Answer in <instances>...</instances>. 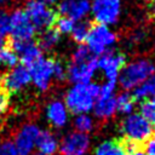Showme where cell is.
Here are the masks:
<instances>
[{
    "label": "cell",
    "mask_w": 155,
    "mask_h": 155,
    "mask_svg": "<svg viewBox=\"0 0 155 155\" xmlns=\"http://www.w3.org/2000/svg\"><path fill=\"white\" fill-rule=\"evenodd\" d=\"M99 94L97 84H74L64 96V104L68 111L78 114H88Z\"/></svg>",
    "instance_id": "6da1fadb"
},
{
    "label": "cell",
    "mask_w": 155,
    "mask_h": 155,
    "mask_svg": "<svg viewBox=\"0 0 155 155\" xmlns=\"http://www.w3.org/2000/svg\"><path fill=\"white\" fill-rule=\"evenodd\" d=\"M120 131L124 136V143L128 150L130 148L139 147L145 143L154 134V125L139 114L131 113L122 120Z\"/></svg>",
    "instance_id": "7a4b0ae2"
},
{
    "label": "cell",
    "mask_w": 155,
    "mask_h": 155,
    "mask_svg": "<svg viewBox=\"0 0 155 155\" xmlns=\"http://www.w3.org/2000/svg\"><path fill=\"white\" fill-rule=\"evenodd\" d=\"M155 73V63L150 58H136L122 67L117 81L125 91L134 90Z\"/></svg>",
    "instance_id": "3957f363"
},
{
    "label": "cell",
    "mask_w": 155,
    "mask_h": 155,
    "mask_svg": "<svg viewBox=\"0 0 155 155\" xmlns=\"http://www.w3.org/2000/svg\"><path fill=\"white\" fill-rule=\"evenodd\" d=\"M117 41L115 31L104 24L91 25L90 34L86 40V46L93 56H101L109 51Z\"/></svg>",
    "instance_id": "277c9868"
},
{
    "label": "cell",
    "mask_w": 155,
    "mask_h": 155,
    "mask_svg": "<svg viewBox=\"0 0 155 155\" xmlns=\"http://www.w3.org/2000/svg\"><path fill=\"white\" fill-rule=\"evenodd\" d=\"M23 10L36 30L51 28L57 19L56 12L44 0H27Z\"/></svg>",
    "instance_id": "5b68a950"
},
{
    "label": "cell",
    "mask_w": 155,
    "mask_h": 155,
    "mask_svg": "<svg viewBox=\"0 0 155 155\" xmlns=\"http://www.w3.org/2000/svg\"><path fill=\"white\" fill-rule=\"evenodd\" d=\"M90 13L97 24L114 25L121 16V0H92Z\"/></svg>",
    "instance_id": "8992f818"
},
{
    "label": "cell",
    "mask_w": 155,
    "mask_h": 155,
    "mask_svg": "<svg viewBox=\"0 0 155 155\" xmlns=\"http://www.w3.org/2000/svg\"><path fill=\"white\" fill-rule=\"evenodd\" d=\"M12 41L33 40L36 29L23 8H16L10 13V31Z\"/></svg>",
    "instance_id": "52a82bcc"
},
{
    "label": "cell",
    "mask_w": 155,
    "mask_h": 155,
    "mask_svg": "<svg viewBox=\"0 0 155 155\" xmlns=\"http://www.w3.org/2000/svg\"><path fill=\"white\" fill-rule=\"evenodd\" d=\"M97 70L98 63L94 56L79 61L70 59L67 67V78L73 84H88L92 81Z\"/></svg>",
    "instance_id": "ba28073f"
},
{
    "label": "cell",
    "mask_w": 155,
    "mask_h": 155,
    "mask_svg": "<svg viewBox=\"0 0 155 155\" xmlns=\"http://www.w3.org/2000/svg\"><path fill=\"white\" fill-rule=\"evenodd\" d=\"M30 82L31 80L29 69L23 64H17L4 74L0 87L5 93H17L27 87Z\"/></svg>",
    "instance_id": "9c48e42d"
},
{
    "label": "cell",
    "mask_w": 155,
    "mask_h": 155,
    "mask_svg": "<svg viewBox=\"0 0 155 155\" xmlns=\"http://www.w3.org/2000/svg\"><path fill=\"white\" fill-rule=\"evenodd\" d=\"M30 80L39 91H47L53 80V59L44 56L29 68Z\"/></svg>",
    "instance_id": "30bf717a"
},
{
    "label": "cell",
    "mask_w": 155,
    "mask_h": 155,
    "mask_svg": "<svg viewBox=\"0 0 155 155\" xmlns=\"http://www.w3.org/2000/svg\"><path fill=\"white\" fill-rule=\"evenodd\" d=\"M97 63H98V69L102 70L105 78V81L117 82L119 74L126 63V57L124 53L119 51L109 50L103 54H101V57L97 59Z\"/></svg>",
    "instance_id": "8fae6325"
},
{
    "label": "cell",
    "mask_w": 155,
    "mask_h": 155,
    "mask_svg": "<svg viewBox=\"0 0 155 155\" xmlns=\"http://www.w3.org/2000/svg\"><path fill=\"white\" fill-rule=\"evenodd\" d=\"M90 145L91 140L88 134L74 131L63 137L58 150L61 155H87Z\"/></svg>",
    "instance_id": "7c38bea8"
},
{
    "label": "cell",
    "mask_w": 155,
    "mask_h": 155,
    "mask_svg": "<svg viewBox=\"0 0 155 155\" xmlns=\"http://www.w3.org/2000/svg\"><path fill=\"white\" fill-rule=\"evenodd\" d=\"M40 131L41 130L35 124L31 122L23 125L18 130L13 142L17 155H30L33 153Z\"/></svg>",
    "instance_id": "4fadbf2b"
},
{
    "label": "cell",
    "mask_w": 155,
    "mask_h": 155,
    "mask_svg": "<svg viewBox=\"0 0 155 155\" xmlns=\"http://www.w3.org/2000/svg\"><path fill=\"white\" fill-rule=\"evenodd\" d=\"M57 11L74 22L84 21L91 11V0H61Z\"/></svg>",
    "instance_id": "5bb4252c"
},
{
    "label": "cell",
    "mask_w": 155,
    "mask_h": 155,
    "mask_svg": "<svg viewBox=\"0 0 155 155\" xmlns=\"http://www.w3.org/2000/svg\"><path fill=\"white\" fill-rule=\"evenodd\" d=\"M12 48L18 56V59L23 65L29 68L33 63L42 57V50L38 45V42L29 41H12Z\"/></svg>",
    "instance_id": "9a60e30c"
},
{
    "label": "cell",
    "mask_w": 155,
    "mask_h": 155,
    "mask_svg": "<svg viewBox=\"0 0 155 155\" xmlns=\"http://www.w3.org/2000/svg\"><path fill=\"white\" fill-rule=\"evenodd\" d=\"M46 116L48 122L56 127V128H62L67 125L68 117H69V111L64 104V102L59 99H54L47 104L46 108Z\"/></svg>",
    "instance_id": "2e32d148"
},
{
    "label": "cell",
    "mask_w": 155,
    "mask_h": 155,
    "mask_svg": "<svg viewBox=\"0 0 155 155\" xmlns=\"http://www.w3.org/2000/svg\"><path fill=\"white\" fill-rule=\"evenodd\" d=\"M94 116L99 120L107 121L110 120L116 114V101L115 97H108V98H97L93 108H92Z\"/></svg>",
    "instance_id": "e0dca14e"
},
{
    "label": "cell",
    "mask_w": 155,
    "mask_h": 155,
    "mask_svg": "<svg viewBox=\"0 0 155 155\" xmlns=\"http://www.w3.org/2000/svg\"><path fill=\"white\" fill-rule=\"evenodd\" d=\"M35 147L38 148L39 151L44 153L45 155H53L57 153L59 143L57 137L50 132V131H40L38 139H36V144Z\"/></svg>",
    "instance_id": "ac0fdd59"
},
{
    "label": "cell",
    "mask_w": 155,
    "mask_h": 155,
    "mask_svg": "<svg viewBox=\"0 0 155 155\" xmlns=\"http://www.w3.org/2000/svg\"><path fill=\"white\" fill-rule=\"evenodd\" d=\"M127 148L124 142L104 140L97 145L94 155H126Z\"/></svg>",
    "instance_id": "d6986e66"
},
{
    "label": "cell",
    "mask_w": 155,
    "mask_h": 155,
    "mask_svg": "<svg viewBox=\"0 0 155 155\" xmlns=\"http://www.w3.org/2000/svg\"><path fill=\"white\" fill-rule=\"evenodd\" d=\"M59 40H61V34L54 28L51 27V28L44 29L41 31L39 40H38V45L40 46L41 50L50 51L58 45Z\"/></svg>",
    "instance_id": "ffe728a7"
},
{
    "label": "cell",
    "mask_w": 155,
    "mask_h": 155,
    "mask_svg": "<svg viewBox=\"0 0 155 155\" xmlns=\"http://www.w3.org/2000/svg\"><path fill=\"white\" fill-rule=\"evenodd\" d=\"M154 96H155V73L151 76H149L143 84L137 86L132 93V97L139 101H144Z\"/></svg>",
    "instance_id": "44dd1931"
},
{
    "label": "cell",
    "mask_w": 155,
    "mask_h": 155,
    "mask_svg": "<svg viewBox=\"0 0 155 155\" xmlns=\"http://www.w3.org/2000/svg\"><path fill=\"white\" fill-rule=\"evenodd\" d=\"M90 29H91V24L88 22H86L85 19L79 21V22H75V24L70 31V35H71L73 40L80 45V44L86 42L87 36L90 34Z\"/></svg>",
    "instance_id": "7402d4cb"
},
{
    "label": "cell",
    "mask_w": 155,
    "mask_h": 155,
    "mask_svg": "<svg viewBox=\"0 0 155 155\" xmlns=\"http://www.w3.org/2000/svg\"><path fill=\"white\" fill-rule=\"evenodd\" d=\"M116 101V111H120L121 114H131L134 109V98L132 94L127 92L120 93L117 97H115Z\"/></svg>",
    "instance_id": "603a6c76"
},
{
    "label": "cell",
    "mask_w": 155,
    "mask_h": 155,
    "mask_svg": "<svg viewBox=\"0 0 155 155\" xmlns=\"http://www.w3.org/2000/svg\"><path fill=\"white\" fill-rule=\"evenodd\" d=\"M18 56L12 47H2L0 50V68L11 69L18 64Z\"/></svg>",
    "instance_id": "cb8c5ba5"
},
{
    "label": "cell",
    "mask_w": 155,
    "mask_h": 155,
    "mask_svg": "<svg viewBox=\"0 0 155 155\" xmlns=\"http://www.w3.org/2000/svg\"><path fill=\"white\" fill-rule=\"evenodd\" d=\"M74 127L78 132L88 134L94 127L92 116H90L88 114H78L74 119Z\"/></svg>",
    "instance_id": "d4e9b609"
},
{
    "label": "cell",
    "mask_w": 155,
    "mask_h": 155,
    "mask_svg": "<svg viewBox=\"0 0 155 155\" xmlns=\"http://www.w3.org/2000/svg\"><path fill=\"white\" fill-rule=\"evenodd\" d=\"M139 115L143 116L151 125H155V103L151 99L142 101L139 105Z\"/></svg>",
    "instance_id": "484cf974"
},
{
    "label": "cell",
    "mask_w": 155,
    "mask_h": 155,
    "mask_svg": "<svg viewBox=\"0 0 155 155\" xmlns=\"http://www.w3.org/2000/svg\"><path fill=\"white\" fill-rule=\"evenodd\" d=\"M75 22L68 17H64V16H61L59 18L56 19L54 22V25H56V30L62 35V34H70L73 27H74Z\"/></svg>",
    "instance_id": "4316f807"
},
{
    "label": "cell",
    "mask_w": 155,
    "mask_h": 155,
    "mask_svg": "<svg viewBox=\"0 0 155 155\" xmlns=\"http://www.w3.org/2000/svg\"><path fill=\"white\" fill-rule=\"evenodd\" d=\"M116 91V82L115 81H105L103 85H99V94L98 98H108L113 97Z\"/></svg>",
    "instance_id": "83f0119b"
},
{
    "label": "cell",
    "mask_w": 155,
    "mask_h": 155,
    "mask_svg": "<svg viewBox=\"0 0 155 155\" xmlns=\"http://www.w3.org/2000/svg\"><path fill=\"white\" fill-rule=\"evenodd\" d=\"M53 79L57 81L67 79V67L59 61H53Z\"/></svg>",
    "instance_id": "f1b7e54d"
},
{
    "label": "cell",
    "mask_w": 155,
    "mask_h": 155,
    "mask_svg": "<svg viewBox=\"0 0 155 155\" xmlns=\"http://www.w3.org/2000/svg\"><path fill=\"white\" fill-rule=\"evenodd\" d=\"M0 155H17L13 142L11 140L0 142Z\"/></svg>",
    "instance_id": "f546056e"
},
{
    "label": "cell",
    "mask_w": 155,
    "mask_h": 155,
    "mask_svg": "<svg viewBox=\"0 0 155 155\" xmlns=\"http://www.w3.org/2000/svg\"><path fill=\"white\" fill-rule=\"evenodd\" d=\"M10 31V15L0 12V34L6 35Z\"/></svg>",
    "instance_id": "4dcf8cb0"
},
{
    "label": "cell",
    "mask_w": 155,
    "mask_h": 155,
    "mask_svg": "<svg viewBox=\"0 0 155 155\" xmlns=\"http://www.w3.org/2000/svg\"><path fill=\"white\" fill-rule=\"evenodd\" d=\"M145 155H155V133L145 142Z\"/></svg>",
    "instance_id": "1f68e13d"
},
{
    "label": "cell",
    "mask_w": 155,
    "mask_h": 155,
    "mask_svg": "<svg viewBox=\"0 0 155 155\" xmlns=\"http://www.w3.org/2000/svg\"><path fill=\"white\" fill-rule=\"evenodd\" d=\"M7 105H8V98L6 93L2 91V88L0 87V116L6 111Z\"/></svg>",
    "instance_id": "d6a6232c"
},
{
    "label": "cell",
    "mask_w": 155,
    "mask_h": 155,
    "mask_svg": "<svg viewBox=\"0 0 155 155\" xmlns=\"http://www.w3.org/2000/svg\"><path fill=\"white\" fill-rule=\"evenodd\" d=\"M126 155H145V153L143 150H140L139 147H134V148H130L128 153Z\"/></svg>",
    "instance_id": "836d02e7"
},
{
    "label": "cell",
    "mask_w": 155,
    "mask_h": 155,
    "mask_svg": "<svg viewBox=\"0 0 155 155\" xmlns=\"http://www.w3.org/2000/svg\"><path fill=\"white\" fill-rule=\"evenodd\" d=\"M5 46H6V39H5V35L0 34V50H1L2 47H5Z\"/></svg>",
    "instance_id": "e575fe53"
},
{
    "label": "cell",
    "mask_w": 155,
    "mask_h": 155,
    "mask_svg": "<svg viewBox=\"0 0 155 155\" xmlns=\"http://www.w3.org/2000/svg\"><path fill=\"white\" fill-rule=\"evenodd\" d=\"M150 12H151L153 17L155 18V0H151L150 1Z\"/></svg>",
    "instance_id": "d590c367"
},
{
    "label": "cell",
    "mask_w": 155,
    "mask_h": 155,
    "mask_svg": "<svg viewBox=\"0 0 155 155\" xmlns=\"http://www.w3.org/2000/svg\"><path fill=\"white\" fill-rule=\"evenodd\" d=\"M30 155H45V154H44V153H41V151H39V150H38V151H35V153H31V154H30Z\"/></svg>",
    "instance_id": "8d00e7d4"
},
{
    "label": "cell",
    "mask_w": 155,
    "mask_h": 155,
    "mask_svg": "<svg viewBox=\"0 0 155 155\" xmlns=\"http://www.w3.org/2000/svg\"><path fill=\"white\" fill-rule=\"evenodd\" d=\"M7 1H10V0H0V4H4V2H7Z\"/></svg>",
    "instance_id": "74e56055"
},
{
    "label": "cell",
    "mask_w": 155,
    "mask_h": 155,
    "mask_svg": "<svg viewBox=\"0 0 155 155\" xmlns=\"http://www.w3.org/2000/svg\"><path fill=\"white\" fill-rule=\"evenodd\" d=\"M151 101H153V102L155 103V96H154V97H151Z\"/></svg>",
    "instance_id": "f35d334b"
},
{
    "label": "cell",
    "mask_w": 155,
    "mask_h": 155,
    "mask_svg": "<svg viewBox=\"0 0 155 155\" xmlns=\"http://www.w3.org/2000/svg\"><path fill=\"white\" fill-rule=\"evenodd\" d=\"M59 1H61V0H59Z\"/></svg>",
    "instance_id": "ab89813d"
}]
</instances>
